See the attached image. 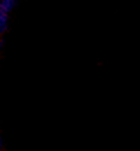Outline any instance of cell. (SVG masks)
I'll return each instance as SVG.
<instances>
[{"instance_id":"obj_1","label":"cell","mask_w":140,"mask_h":151,"mask_svg":"<svg viewBox=\"0 0 140 151\" xmlns=\"http://www.w3.org/2000/svg\"><path fill=\"white\" fill-rule=\"evenodd\" d=\"M15 5H16V0H1L0 1V8L8 14L14 9Z\"/></svg>"},{"instance_id":"obj_2","label":"cell","mask_w":140,"mask_h":151,"mask_svg":"<svg viewBox=\"0 0 140 151\" xmlns=\"http://www.w3.org/2000/svg\"><path fill=\"white\" fill-rule=\"evenodd\" d=\"M8 24V13L0 8V34H2Z\"/></svg>"},{"instance_id":"obj_3","label":"cell","mask_w":140,"mask_h":151,"mask_svg":"<svg viewBox=\"0 0 140 151\" xmlns=\"http://www.w3.org/2000/svg\"><path fill=\"white\" fill-rule=\"evenodd\" d=\"M1 147H2V144H1V139H0V151H1Z\"/></svg>"},{"instance_id":"obj_4","label":"cell","mask_w":140,"mask_h":151,"mask_svg":"<svg viewBox=\"0 0 140 151\" xmlns=\"http://www.w3.org/2000/svg\"><path fill=\"white\" fill-rule=\"evenodd\" d=\"M0 1H1V0H0Z\"/></svg>"}]
</instances>
